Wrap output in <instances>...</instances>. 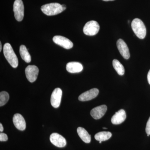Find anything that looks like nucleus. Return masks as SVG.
<instances>
[{
  "label": "nucleus",
  "mask_w": 150,
  "mask_h": 150,
  "mask_svg": "<svg viewBox=\"0 0 150 150\" xmlns=\"http://www.w3.org/2000/svg\"><path fill=\"white\" fill-rule=\"evenodd\" d=\"M4 54L7 61L12 67L14 68L18 67V59L10 43H6L4 46Z\"/></svg>",
  "instance_id": "nucleus-1"
},
{
  "label": "nucleus",
  "mask_w": 150,
  "mask_h": 150,
  "mask_svg": "<svg viewBox=\"0 0 150 150\" xmlns=\"http://www.w3.org/2000/svg\"><path fill=\"white\" fill-rule=\"evenodd\" d=\"M131 28L135 35L140 39H144L146 37V26L140 19H134L131 23Z\"/></svg>",
  "instance_id": "nucleus-2"
},
{
  "label": "nucleus",
  "mask_w": 150,
  "mask_h": 150,
  "mask_svg": "<svg viewBox=\"0 0 150 150\" xmlns=\"http://www.w3.org/2000/svg\"><path fill=\"white\" fill-rule=\"evenodd\" d=\"M41 9L43 13L48 16L56 15L64 11L62 6L57 3L44 5L42 6Z\"/></svg>",
  "instance_id": "nucleus-3"
},
{
  "label": "nucleus",
  "mask_w": 150,
  "mask_h": 150,
  "mask_svg": "<svg viewBox=\"0 0 150 150\" xmlns=\"http://www.w3.org/2000/svg\"><path fill=\"white\" fill-rule=\"evenodd\" d=\"M100 25L98 23L95 21L88 22L84 26L83 32L86 35L93 36L97 34L99 31Z\"/></svg>",
  "instance_id": "nucleus-4"
},
{
  "label": "nucleus",
  "mask_w": 150,
  "mask_h": 150,
  "mask_svg": "<svg viewBox=\"0 0 150 150\" xmlns=\"http://www.w3.org/2000/svg\"><path fill=\"white\" fill-rule=\"evenodd\" d=\"M14 16L17 21H21L24 17V8L22 0H16L13 4Z\"/></svg>",
  "instance_id": "nucleus-5"
},
{
  "label": "nucleus",
  "mask_w": 150,
  "mask_h": 150,
  "mask_svg": "<svg viewBox=\"0 0 150 150\" xmlns=\"http://www.w3.org/2000/svg\"><path fill=\"white\" fill-rule=\"evenodd\" d=\"M39 73V69L36 66L29 65L25 69V74L28 80L33 83L37 79Z\"/></svg>",
  "instance_id": "nucleus-6"
},
{
  "label": "nucleus",
  "mask_w": 150,
  "mask_h": 150,
  "mask_svg": "<svg viewBox=\"0 0 150 150\" xmlns=\"http://www.w3.org/2000/svg\"><path fill=\"white\" fill-rule=\"evenodd\" d=\"M53 41L59 46L67 49H71L73 47V43L71 41L64 36L56 35L53 38Z\"/></svg>",
  "instance_id": "nucleus-7"
},
{
  "label": "nucleus",
  "mask_w": 150,
  "mask_h": 150,
  "mask_svg": "<svg viewBox=\"0 0 150 150\" xmlns=\"http://www.w3.org/2000/svg\"><path fill=\"white\" fill-rule=\"evenodd\" d=\"M62 96V91L61 88H57L54 89L51 96V105L55 108L59 107L61 104Z\"/></svg>",
  "instance_id": "nucleus-8"
},
{
  "label": "nucleus",
  "mask_w": 150,
  "mask_h": 150,
  "mask_svg": "<svg viewBox=\"0 0 150 150\" xmlns=\"http://www.w3.org/2000/svg\"><path fill=\"white\" fill-rule=\"evenodd\" d=\"M50 142L54 146L59 148H63L67 145L66 139L57 133H53L50 137Z\"/></svg>",
  "instance_id": "nucleus-9"
},
{
  "label": "nucleus",
  "mask_w": 150,
  "mask_h": 150,
  "mask_svg": "<svg viewBox=\"0 0 150 150\" xmlns=\"http://www.w3.org/2000/svg\"><path fill=\"white\" fill-rule=\"evenodd\" d=\"M99 93L97 88H94L82 93L79 97V100L81 101H86L95 98Z\"/></svg>",
  "instance_id": "nucleus-10"
},
{
  "label": "nucleus",
  "mask_w": 150,
  "mask_h": 150,
  "mask_svg": "<svg viewBox=\"0 0 150 150\" xmlns=\"http://www.w3.org/2000/svg\"><path fill=\"white\" fill-rule=\"evenodd\" d=\"M117 46L118 51L124 59H128L130 57L129 49L126 43L121 39H118L117 41Z\"/></svg>",
  "instance_id": "nucleus-11"
},
{
  "label": "nucleus",
  "mask_w": 150,
  "mask_h": 150,
  "mask_svg": "<svg viewBox=\"0 0 150 150\" xmlns=\"http://www.w3.org/2000/svg\"><path fill=\"white\" fill-rule=\"evenodd\" d=\"M13 121L16 128L20 131H24L26 128V123L23 116L19 114L16 113L13 115Z\"/></svg>",
  "instance_id": "nucleus-12"
},
{
  "label": "nucleus",
  "mask_w": 150,
  "mask_h": 150,
  "mask_svg": "<svg viewBox=\"0 0 150 150\" xmlns=\"http://www.w3.org/2000/svg\"><path fill=\"white\" fill-rule=\"evenodd\" d=\"M107 109V106L105 105L97 106L92 109L91 115L94 119L96 120L100 119L105 115Z\"/></svg>",
  "instance_id": "nucleus-13"
},
{
  "label": "nucleus",
  "mask_w": 150,
  "mask_h": 150,
  "mask_svg": "<svg viewBox=\"0 0 150 150\" xmlns=\"http://www.w3.org/2000/svg\"><path fill=\"white\" fill-rule=\"evenodd\" d=\"M126 112L123 109L118 110L112 116L111 123L114 125H118L123 123L126 120Z\"/></svg>",
  "instance_id": "nucleus-14"
},
{
  "label": "nucleus",
  "mask_w": 150,
  "mask_h": 150,
  "mask_svg": "<svg viewBox=\"0 0 150 150\" xmlns=\"http://www.w3.org/2000/svg\"><path fill=\"white\" fill-rule=\"evenodd\" d=\"M66 69L69 72L74 74L81 72L82 71L83 67L79 62H71L67 64Z\"/></svg>",
  "instance_id": "nucleus-15"
},
{
  "label": "nucleus",
  "mask_w": 150,
  "mask_h": 150,
  "mask_svg": "<svg viewBox=\"0 0 150 150\" xmlns=\"http://www.w3.org/2000/svg\"><path fill=\"white\" fill-rule=\"evenodd\" d=\"M77 131L79 137H80L81 139L83 142L87 144L90 143L91 141V137L85 129L82 127H79Z\"/></svg>",
  "instance_id": "nucleus-16"
},
{
  "label": "nucleus",
  "mask_w": 150,
  "mask_h": 150,
  "mask_svg": "<svg viewBox=\"0 0 150 150\" xmlns=\"http://www.w3.org/2000/svg\"><path fill=\"white\" fill-rule=\"evenodd\" d=\"M20 54L23 60L27 63L31 62V56L28 51L27 48L24 45H21L20 47Z\"/></svg>",
  "instance_id": "nucleus-17"
},
{
  "label": "nucleus",
  "mask_w": 150,
  "mask_h": 150,
  "mask_svg": "<svg viewBox=\"0 0 150 150\" xmlns=\"http://www.w3.org/2000/svg\"><path fill=\"white\" fill-rule=\"evenodd\" d=\"M112 136V134L110 132L103 131L99 132L95 135V139L99 142H104L107 141Z\"/></svg>",
  "instance_id": "nucleus-18"
},
{
  "label": "nucleus",
  "mask_w": 150,
  "mask_h": 150,
  "mask_svg": "<svg viewBox=\"0 0 150 150\" xmlns=\"http://www.w3.org/2000/svg\"><path fill=\"white\" fill-rule=\"evenodd\" d=\"M112 65L118 75L123 76L125 73V69L122 64L117 59H114L112 61Z\"/></svg>",
  "instance_id": "nucleus-19"
},
{
  "label": "nucleus",
  "mask_w": 150,
  "mask_h": 150,
  "mask_svg": "<svg viewBox=\"0 0 150 150\" xmlns=\"http://www.w3.org/2000/svg\"><path fill=\"white\" fill-rule=\"evenodd\" d=\"M9 95L6 91H2L0 93V106L5 105L8 101Z\"/></svg>",
  "instance_id": "nucleus-20"
},
{
  "label": "nucleus",
  "mask_w": 150,
  "mask_h": 150,
  "mask_svg": "<svg viewBox=\"0 0 150 150\" xmlns=\"http://www.w3.org/2000/svg\"><path fill=\"white\" fill-rule=\"evenodd\" d=\"M8 140L7 135L4 133H1L0 134V141L1 142H6Z\"/></svg>",
  "instance_id": "nucleus-21"
},
{
  "label": "nucleus",
  "mask_w": 150,
  "mask_h": 150,
  "mask_svg": "<svg viewBox=\"0 0 150 150\" xmlns=\"http://www.w3.org/2000/svg\"><path fill=\"white\" fill-rule=\"evenodd\" d=\"M146 134H147V136L149 137L150 135V117L148 120L146 126Z\"/></svg>",
  "instance_id": "nucleus-22"
},
{
  "label": "nucleus",
  "mask_w": 150,
  "mask_h": 150,
  "mask_svg": "<svg viewBox=\"0 0 150 150\" xmlns=\"http://www.w3.org/2000/svg\"><path fill=\"white\" fill-rule=\"evenodd\" d=\"M147 79L148 82H149V84L150 85V70L149 71V72H148Z\"/></svg>",
  "instance_id": "nucleus-23"
},
{
  "label": "nucleus",
  "mask_w": 150,
  "mask_h": 150,
  "mask_svg": "<svg viewBox=\"0 0 150 150\" xmlns=\"http://www.w3.org/2000/svg\"><path fill=\"white\" fill-rule=\"evenodd\" d=\"M3 131H4V127H3L2 124L1 123V124H0V131L2 132H3Z\"/></svg>",
  "instance_id": "nucleus-24"
},
{
  "label": "nucleus",
  "mask_w": 150,
  "mask_h": 150,
  "mask_svg": "<svg viewBox=\"0 0 150 150\" xmlns=\"http://www.w3.org/2000/svg\"><path fill=\"white\" fill-rule=\"evenodd\" d=\"M2 43L1 42H0V51H1L2 48Z\"/></svg>",
  "instance_id": "nucleus-25"
},
{
  "label": "nucleus",
  "mask_w": 150,
  "mask_h": 150,
  "mask_svg": "<svg viewBox=\"0 0 150 150\" xmlns=\"http://www.w3.org/2000/svg\"><path fill=\"white\" fill-rule=\"evenodd\" d=\"M62 7H63V9L64 11L66 10V6L64 5H62Z\"/></svg>",
  "instance_id": "nucleus-26"
},
{
  "label": "nucleus",
  "mask_w": 150,
  "mask_h": 150,
  "mask_svg": "<svg viewBox=\"0 0 150 150\" xmlns=\"http://www.w3.org/2000/svg\"><path fill=\"white\" fill-rule=\"evenodd\" d=\"M103 1H112L114 0H103Z\"/></svg>",
  "instance_id": "nucleus-27"
},
{
  "label": "nucleus",
  "mask_w": 150,
  "mask_h": 150,
  "mask_svg": "<svg viewBox=\"0 0 150 150\" xmlns=\"http://www.w3.org/2000/svg\"><path fill=\"white\" fill-rule=\"evenodd\" d=\"M103 129H107V128H103Z\"/></svg>",
  "instance_id": "nucleus-28"
},
{
  "label": "nucleus",
  "mask_w": 150,
  "mask_h": 150,
  "mask_svg": "<svg viewBox=\"0 0 150 150\" xmlns=\"http://www.w3.org/2000/svg\"><path fill=\"white\" fill-rule=\"evenodd\" d=\"M99 142L100 144H101V142Z\"/></svg>",
  "instance_id": "nucleus-29"
}]
</instances>
